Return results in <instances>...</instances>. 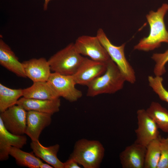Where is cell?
<instances>
[{"instance_id":"6da1fadb","label":"cell","mask_w":168,"mask_h":168,"mask_svg":"<svg viewBox=\"0 0 168 168\" xmlns=\"http://www.w3.org/2000/svg\"><path fill=\"white\" fill-rule=\"evenodd\" d=\"M168 11V4L163 3L156 11H150L146 16L150 26L149 35L142 39L134 47V50L144 51L153 50L161 43H168V31L164 17Z\"/></svg>"},{"instance_id":"7a4b0ae2","label":"cell","mask_w":168,"mask_h":168,"mask_svg":"<svg viewBox=\"0 0 168 168\" xmlns=\"http://www.w3.org/2000/svg\"><path fill=\"white\" fill-rule=\"evenodd\" d=\"M126 81L116 64L111 59L105 72L87 86L86 95L94 97L103 94H113L122 89Z\"/></svg>"},{"instance_id":"3957f363","label":"cell","mask_w":168,"mask_h":168,"mask_svg":"<svg viewBox=\"0 0 168 168\" xmlns=\"http://www.w3.org/2000/svg\"><path fill=\"white\" fill-rule=\"evenodd\" d=\"M105 150L99 141L81 139L75 144L69 158L84 168H98L104 157Z\"/></svg>"},{"instance_id":"277c9868","label":"cell","mask_w":168,"mask_h":168,"mask_svg":"<svg viewBox=\"0 0 168 168\" xmlns=\"http://www.w3.org/2000/svg\"><path fill=\"white\" fill-rule=\"evenodd\" d=\"M84 58L77 51L74 43H71L51 56L48 61L51 70L54 72L72 76Z\"/></svg>"},{"instance_id":"5b68a950","label":"cell","mask_w":168,"mask_h":168,"mask_svg":"<svg viewBox=\"0 0 168 168\" xmlns=\"http://www.w3.org/2000/svg\"><path fill=\"white\" fill-rule=\"evenodd\" d=\"M96 36L105 48L111 60L116 64L126 81L133 84L136 81L133 68L127 59L124 53L125 44L117 46L113 44L101 29H99Z\"/></svg>"},{"instance_id":"8992f818","label":"cell","mask_w":168,"mask_h":168,"mask_svg":"<svg viewBox=\"0 0 168 168\" xmlns=\"http://www.w3.org/2000/svg\"><path fill=\"white\" fill-rule=\"evenodd\" d=\"M74 45L79 54L87 56L92 60L107 63L111 59L96 36H79Z\"/></svg>"},{"instance_id":"52a82bcc","label":"cell","mask_w":168,"mask_h":168,"mask_svg":"<svg viewBox=\"0 0 168 168\" xmlns=\"http://www.w3.org/2000/svg\"><path fill=\"white\" fill-rule=\"evenodd\" d=\"M137 114L138 128L135 130L136 138L134 142L146 147L151 141L160 136L159 128L146 110L139 109Z\"/></svg>"},{"instance_id":"ba28073f","label":"cell","mask_w":168,"mask_h":168,"mask_svg":"<svg viewBox=\"0 0 168 168\" xmlns=\"http://www.w3.org/2000/svg\"><path fill=\"white\" fill-rule=\"evenodd\" d=\"M58 96L70 102L77 101L82 96V91L75 87L76 84L72 76L51 73L47 81Z\"/></svg>"},{"instance_id":"9c48e42d","label":"cell","mask_w":168,"mask_h":168,"mask_svg":"<svg viewBox=\"0 0 168 168\" xmlns=\"http://www.w3.org/2000/svg\"><path fill=\"white\" fill-rule=\"evenodd\" d=\"M26 114L27 111L16 105L1 112L0 119L9 132L16 135H23L26 133Z\"/></svg>"},{"instance_id":"30bf717a","label":"cell","mask_w":168,"mask_h":168,"mask_svg":"<svg viewBox=\"0 0 168 168\" xmlns=\"http://www.w3.org/2000/svg\"><path fill=\"white\" fill-rule=\"evenodd\" d=\"M107 63L84 57L77 70L72 75L76 84L87 86L105 72Z\"/></svg>"},{"instance_id":"8fae6325","label":"cell","mask_w":168,"mask_h":168,"mask_svg":"<svg viewBox=\"0 0 168 168\" xmlns=\"http://www.w3.org/2000/svg\"><path fill=\"white\" fill-rule=\"evenodd\" d=\"M52 115L33 110L27 111L25 134L30 138L31 141L39 140L42 131L51 123Z\"/></svg>"},{"instance_id":"7c38bea8","label":"cell","mask_w":168,"mask_h":168,"mask_svg":"<svg viewBox=\"0 0 168 168\" xmlns=\"http://www.w3.org/2000/svg\"><path fill=\"white\" fill-rule=\"evenodd\" d=\"M146 147L134 142L126 147L119 154L123 168H144Z\"/></svg>"},{"instance_id":"4fadbf2b","label":"cell","mask_w":168,"mask_h":168,"mask_svg":"<svg viewBox=\"0 0 168 168\" xmlns=\"http://www.w3.org/2000/svg\"><path fill=\"white\" fill-rule=\"evenodd\" d=\"M22 63L26 77L33 82L48 81L51 70L48 61L45 58H33Z\"/></svg>"},{"instance_id":"5bb4252c","label":"cell","mask_w":168,"mask_h":168,"mask_svg":"<svg viewBox=\"0 0 168 168\" xmlns=\"http://www.w3.org/2000/svg\"><path fill=\"white\" fill-rule=\"evenodd\" d=\"M27 138L24 135L14 134L5 127L0 119V160H8L11 146L21 148L27 143Z\"/></svg>"},{"instance_id":"9a60e30c","label":"cell","mask_w":168,"mask_h":168,"mask_svg":"<svg viewBox=\"0 0 168 168\" xmlns=\"http://www.w3.org/2000/svg\"><path fill=\"white\" fill-rule=\"evenodd\" d=\"M16 105L27 111L33 110L53 115L59 111L61 102L59 98L52 100H43L23 97L18 100Z\"/></svg>"},{"instance_id":"2e32d148","label":"cell","mask_w":168,"mask_h":168,"mask_svg":"<svg viewBox=\"0 0 168 168\" xmlns=\"http://www.w3.org/2000/svg\"><path fill=\"white\" fill-rule=\"evenodd\" d=\"M0 64L17 76L26 77L22 63L2 38L0 39Z\"/></svg>"},{"instance_id":"e0dca14e","label":"cell","mask_w":168,"mask_h":168,"mask_svg":"<svg viewBox=\"0 0 168 168\" xmlns=\"http://www.w3.org/2000/svg\"><path fill=\"white\" fill-rule=\"evenodd\" d=\"M23 96L27 98L52 100L60 97L48 81L33 82L31 86L23 89Z\"/></svg>"},{"instance_id":"ac0fdd59","label":"cell","mask_w":168,"mask_h":168,"mask_svg":"<svg viewBox=\"0 0 168 168\" xmlns=\"http://www.w3.org/2000/svg\"><path fill=\"white\" fill-rule=\"evenodd\" d=\"M30 147L35 155L55 168H63V163L60 161L57 156L59 145L56 144L45 147L42 145L39 140L31 141Z\"/></svg>"},{"instance_id":"d6986e66","label":"cell","mask_w":168,"mask_h":168,"mask_svg":"<svg viewBox=\"0 0 168 168\" xmlns=\"http://www.w3.org/2000/svg\"><path fill=\"white\" fill-rule=\"evenodd\" d=\"M34 154L33 152H25L12 146L11 147L9 151V155L15 159L18 166L29 168H40L42 161Z\"/></svg>"},{"instance_id":"ffe728a7","label":"cell","mask_w":168,"mask_h":168,"mask_svg":"<svg viewBox=\"0 0 168 168\" xmlns=\"http://www.w3.org/2000/svg\"><path fill=\"white\" fill-rule=\"evenodd\" d=\"M146 110L159 129L168 133V110L159 103L155 101L152 102Z\"/></svg>"},{"instance_id":"44dd1931","label":"cell","mask_w":168,"mask_h":168,"mask_svg":"<svg viewBox=\"0 0 168 168\" xmlns=\"http://www.w3.org/2000/svg\"><path fill=\"white\" fill-rule=\"evenodd\" d=\"M23 94L22 89H11L0 83V113L16 105Z\"/></svg>"},{"instance_id":"7402d4cb","label":"cell","mask_w":168,"mask_h":168,"mask_svg":"<svg viewBox=\"0 0 168 168\" xmlns=\"http://www.w3.org/2000/svg\"><path fill=\"white\" fill-rule=\"evenodd\" d=\"M160 136L146 147L144 168H157L160 156Z\"/></svg>"},{"instance_id":"603a6c76","label":"cell","mask_w":168,"mask_h":168,"mask_svg":"<svg viewBox=\"0 0 168 168\" xmlns=\"http://www.w3.org/2000/svg\"><path fill=\"white\" fill-rule=\"evenodd\" d=\"M162 76H149L148 81L150 86L162 100L168 104V91L165 88Z\"/></svg>"},{"instance_id":"cb8c5ba5","label":"cell","mask_w":168,"mask_h":168,"mask_svg":"<svg viewBox=\"0 0 168 168\" xmlns=\"http://www.w3.org/2000/svg\"><path fill=\"white\" fill-rule=\"evenodd\" d=\"M151 58L155 63L153 69L155 75L162 76L166 72L165 66L168 62V49L163 53L153 54Z\"/></svg>"},{"instance_id":"d4e9b609","label":"cell","mask_w":168,"mask_h":168,"mask_svg":"<svg viewBox=\"0 0 168 168\" xmlns=\"http://www.w3.org/2000/svg\"><path fill=\"white\" fill-rule=\"evenodd\" d=\"M161 156L157 168H168V137L160 138Z\"/></svg>"},{"instance_id":"484cf974","label":"cell","mask_w":168,"mask_h":168,"mask_svg":"<svg viewBox=\"0 0 168 168\" xmlns=\"http://www.w3.org/2000/svg\"><path fill=\"white\" fill-rule=\"evenodd\" d=\"M79 164L73 159L69 158L63 163V168H80Z\"/></svg>"},{"instance_id":"4316f807","label":"cell","mask_w":168,"mask_h":168,"mask_svg":"<svg viewBox=\"0 0 168 168\" xmlns=\"http://www.w3.org/2000/svg\"><path fill=\"white\" fill-rule=\"evenodd\" d=\"M54 168L52 166H51L49 164L44 163L43 162L41 164L40 168Z\"/></svg>"},{"instance_id":"83f0119b","label":"cell","mask_w":168,"mask_h":168,"mask_svg":"<svg viewBox=\"0 0 168 168\" xmlns=\"http://www.w3.org/2000/svg\"><path fill=\"white\" fill-rule=\"evenodd\" d=\"M44 2L43 5V8L44 10H46L48 8V4L52 0H44Z\"/></svg>"}]
</instances>
